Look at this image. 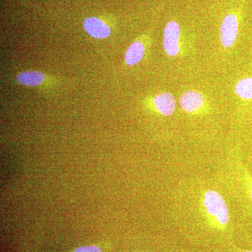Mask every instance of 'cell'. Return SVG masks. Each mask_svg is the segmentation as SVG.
<instances>
[{
    "mask_svg": "<svg viewBox=\"0 0 252 252\" xmlns=\"http://www.w3.org/2000/svg\"><path fill=\"white\" fill-rule=\"evenodd\" d=\"M195 207L198 215L217 228H223L229 223L228 204L223 195L215 189H201L195 198Z\"/></svg>",
    "mask_w": 252,
    "mask_h": 252,
    "instance_id": "6da1fadb",
    "label": "cell"
},
{
    "mask_svg": "<svg viewBox=\"0 0 252 252\" xmlns=\"http://www.w3.org/2000/svg\"><path fill=\"white\" fill-rule=\"evenodd\" d=\"M239 21L234 14L226 15L220 25V40L222 46L229 49L234 45L238 35Z\"/></svg>",
    "mask_w": 252,
    "mask_h": 252,
    "instance_id": "7a4b0ae2",
    "label": "cell"
},
{
    "mask_svg": "<svg viewBox=\"0 0 252 252\" xmlns=\"http://www.w3.org/2000/svg\"><path fill=\"white\" fill-rule=\"evenodd\" d=\"M181 29L180 25L175 21L167 23L164 29L163 48L170 57H175L180 52Z\"/></svg>",
    "mask_w": 252,
    "mask_h": 252,
    "instance_id": "3957f363",
    "label": "cell"
},
{
    "mask_svg": "<svg viewBox=\"0 0 252 252\" xmlns=\"http://www.w3.org/2000/svg\"><path fill=\"white\" fill-rule=\"evenodd\" d=\"M83 26L86 32L95 39H106L111 34V29L108 25L97 17L86 18L83 23Z\"/></svg>",
    "mask_w": 252,
    "mask_h": 252,
    "instance_id": "277c9868",
    "label": "cell"
},
{
    "mask_svg": "<svg viewBox=\"0 0 252 252\" xmlns=\"http://www.w3.org/2000/svg\"><path fill=\"white\" fill-rule=\"evenodd\" d=\"M205 99L203 94L198 91H188L184 93L180 97L181 108L184 112L193 114L198 112L203 107Z\"/></svg>",
    "mask_w": 252,
    "mask_h": 252,
    "instance_id": "5b68a950",
    "label": "cell"
},
{
    "mask_svg": "<svg viewBox=\"0 0 252 252\" xmlns=\"http://www.w3.org/2000/svg\"><path fill=\"white\" fill-rule=\"evenodd\" d=\"M154 104L157 112L164 117L172 116L177 106L173 94L167 92L157 94L154 97Z\"/></svg>",
    "mask_w": 252,
    "mask_h": 252,
    "instance_id": "8992f818",
    "label": "cell"
},
{
    "mask_svg": "<svg viewBox=\"0 0 252 252\" xmlns=\"http://www.w3.org/2000/svg\"><path fill=\"white\" fill-rule=\"evenodd\" d=\"M145 47L142 41H136L129 46L125 54V63L128 66H133L143 59Z\"/></svg>",
    "mask_w": 252,
    "mask_h": 252,
    "instance_id": "52a82bcc",
    "label": "cell"
},
{
    "mask_svg": "<svg viewBox=\"0 0 252 252\" xmlns=\"http://www.w3.org/2000/svg\"><path fill=\"white\" fill-rule=\"evenodd\" d=\"M16 80L21 85L39 86L45 80V75L44 73L38 71H28L19 73L16 76Z\"/></svg>",
    "mask_w": 252,
    "mask_h": 252,
    "instance_id": "ba28073f",
    "label": "cell"
},
{
    "mask_svg": "<svg viewBox=\"0 0 252 252\" xmlns=\"http://www.w3.org/2000/svg\"><path fill=\"white\" fill-rule=\"evenodd\" d=\"M235 94L243 100H252V77L240 79L235 84Z\"/></svg>",
    "mask_w": 252,
    "mask_h": 252,
    "instance_id": "9c48e42d",
    "label": "cell"
},
{
    "mask_svg": "<svg viewBox=\"0 0 252 252\" xmlns=\"http://www.w3.org/2000/svg\"><path fill=\"white\" fill-rule=\"evenodd\" d=\"M74 252H102L101 249L94 245L91 246H84L78 248L74 250Z\"/></svg>",
    "mask_w": 252,
    "mask_h": 252,
    "instance_id": "30bf717a",
    "label": "cell"
},
{
    "mask_svg": "<svg viewBox=\"0 0 252 252\" xmlns=\"http://www.w3.org/2000/svg\"><path fill=\"white\" fill-rule=\"evenodd\" d=\"M248 182H246L248 187H247V190H248V194L250 196V200H251L252 203V177L250 176H248L246 177Z\"/></svg>",
    "mask_w": 252,
    "mask_h": 252,
    "instance_id": "8fae6325",
    "label": "cell"
},
{
    "mask_svg": "<svg viewBox=\"0 0 252 252\" xmlns=\"http://www.w3.org/2000/svg\"><path fill=\"white\" fill-rule=\"evenodd\" d=\"M252 252V251H245V252Z\"/></svg>",
    "mask_w": 252,
    "mask_h": 252,
    "instance_id": "7c38bea8",
    "label": "cell"
}]
</instances>
